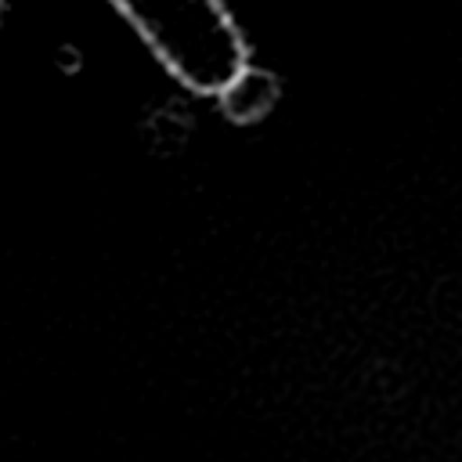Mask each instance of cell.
<instances>
[{
    "instance_id": "1",
    "label": "cell",
    "mask_w": 462,
    "mask_h": 462,
    "mask_svg": "<svg viewBox=\"0 0 462 462\" xmlns=\"http://www.w3.org/2000/svg\"><path fill=\"white\" fill-rule=\"evenodd\" d=\"M159 65L191 94H220L249 65V47L224 0H108Z\"/></svg>"
},
{
    "instance_id": "2",
    "label": "cell",
    "mask_w": 462,
    "mask_h": 462,
    "mask_svg": "<svg viewBox=\"0 0 462 462\" xmlns=\"http://www.w3.org/2000/svg\"><path fill=\"white\" fill-rule=\"evenodd\" d=\"M278 97H282L278 76L267 69H256V65H245L242 72H235L231 83L217 94L224 116L238 126H249V123H260L263 116H271Z\"/></svg>"
}]
</instances>
